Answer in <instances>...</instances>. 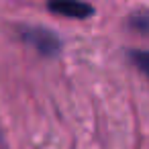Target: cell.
Instances as JSON below:
<instances>
[{"label": "cell", "mask_w": 149, "mask_h": 149, "mask_svg": "<svg viewBox=\"0 0 149 149\" xmlns=\"http://www.w3.org/2000/svg\"><path fill=\"white\" fill-rule=\"evenodd\" d=\"M47 8L59 17H65V19H76V21H82V19H88L92 17L94 8L86 2H78V0H57V2H49Z\"/></svg>", "instance_id": "2"}, {"label": "cell", "mask_w": 149, "mask_h": 149, "mask_svg": "<svg viewBox=\"0 0 149 149\" xmlns=\"http://www.w3.org/2000/svg\"><path fill=\"white\" fill-rule=\"evenodd\" d=\"M129 57H131L133 63L139 68V72H143L145 78L149 80V51H131Z\"/></svg>", "instance_id": "4"}, {"label": "cell", "mask_w": 149, "mask_h": 149, "mask_svg": "<svg viewBox=\"0 0 149 149\" xmlns=\"http://www.w3.org/2000/svg\"><path fill=\"white\" fill-rule=\"evenodd\" d=\"M19 37L43 57H53L61 49V39L57 37V33L45 27H21Z\"/></svg>", "instance_id": "1"}, {"label": "cell", "mask_w": 149, "mask_h": 149, "mask_svg": "<svg viewBox=\"0 0 149 149\" xmlns=\"http://www.w3.org/2000/svg\"><path fill=\"white\" fill-rule=\"evenodd\" d=\"M129 27L143 33V35H149V10L147 13H135L129 17Z\"/></svg>", "instance_id": "3"}]
</instances>
